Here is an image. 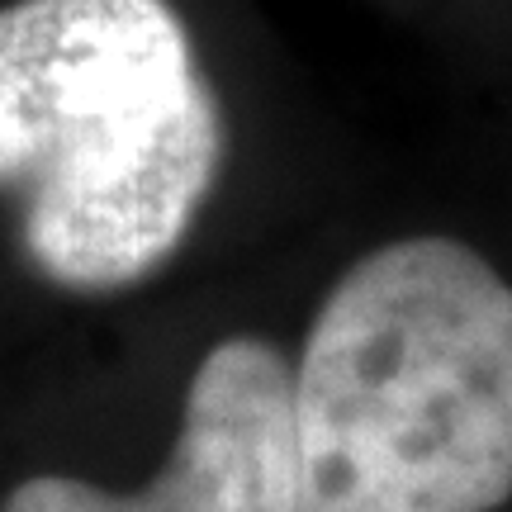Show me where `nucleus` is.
<instances>
[{"instance_id":"obj_1","label":"nucleus","mask_w":512,"mask_h":512,"mask_svg":"<svg viewBox=\"0 0 512 512\" xmlns=\"http://www.w3.org/2000/svg\"><path fill=\"white\" fill-rule=\"evenodd\" d=\"M223 124L166 0L0 10V195L43 275L119 290L176 252Z\"/></svg>"},{"instance_id":"obj_2","label":"nucleus","mask_w":512,"mask_h":512,"mask_svg":"<svg viewBox=\"0 0 512 512\" xmlns=\"http://www.w3.org/2000/svg\"><path fill=\"white\" fill-rule=\"evenodd\" d=\"M304 512H489L512 494V285L465 242L361 256L294 366Z\"/></svg>"},{"instance_id":"obj_3","label":"nucleus","mask_w":512,"mask_h":512,"mask_svg":"<svg viewBox=\"0 0 512 512\" xmlns=\"http://www.w3.org/2000/svg\"><path fill=\"white\" fill-rule=\"evenodd\" d=\"M100 512H304L294 366L261 337H228L195 366L162 475Z\"/></svg>"}]
</instances>
